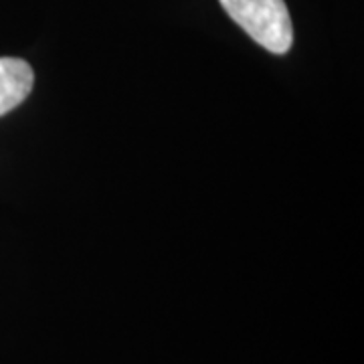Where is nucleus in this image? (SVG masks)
Instances as JSON below:
<instances>
[{"label": "nucleus", "mask_w": 364, "mask_h": 364, "mask_svg": "<svg viewBox=\"0 0 364 364\" xmlns=\"http://www.w3.org/2000/svg\"><path fill=\"white\" fill-rule=\"evenodd\" d=\"M223 9L263 49L284 55L291 49L294 26L284 0H221Z\"/></svg>", "instance_id": "f257e3e1"}, {"label": "nucleus", "mask_w": 364, "mask_h": 364, "mask_svg": "<svg viewBox=\"0 0 364 364\" xmlns=\"http://www.w3.org/2000/svg\"><path fill=\"white\" fill-rule=\"evenodd\" d=\"M35 83L31 65L16 57H0V116L13 112L28 97Z\"/></svg>", "instance_id": "f03ea898"}]
</instances>
